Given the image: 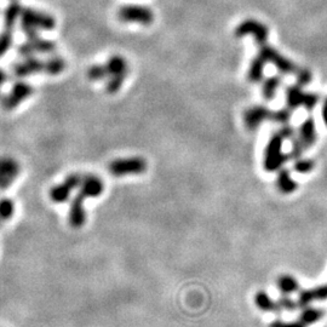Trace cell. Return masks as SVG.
<instances>
[{
	"mask_svg": "<svg viewBox=\"0 0 327 327\" xmlns=\"http://www.w3.org/2000/svg\"><path fill=\"white\" fill-rule=\"evenodd\" d=\"M56 49V44L52 40L44 39L40 35L27 37V40L19 48V52L22 57L37 56L38 53H51Z\"/></svg>",
	"mask_w": 327,
	"mask_h": 327,
	"instance_id": "cell-11",
	"label": "cell"
},
{
	"mask_svg": "<svg viewBox=\"0 0 327 327\" xmlns=\"http://www.w3.org/2000/svg\"><path fill=\"white\" fill-rule=\"evenodd\" d=\"M327 298V285L324 286H318L310 288V290H303L301 291L300 296H298V304L300 307H305L309 303L313 301L318 300H326Z\"/></svg>",
	"mask_w": 327,
	"mask_h": 327,
	"instance_id": "cell-18",
	"label": "cell"
},
{
	"mask_svg": "<svg viewBox=\"0 0 327 327\" xmlns=\"http://www.w3.org/2000/svg\"><path fill=\"white\" fill-rule=\"evenodd\" d=\"M21 165L17 159L10 155H0V192L7 190L17 181Z\"/></svg>",
	"mask_w": 327,
	"mask_h": 327,
	"instance_id": "cell-9",
	"label": "cell"
},
{
	"mask_svg": "<svg viewBox=\"0 0 327 327\" xmlns=\"http://www.w3.org/2000/svg\"><path fill=\"white\" fill-rule=\"evenodd\" d=\"M78 192L86 199H96L101 197L104 192V182L97 175L85 174L82 175Z\"/></svg>",
	"mask_w": 327,
	"mask_h": 327,
	"instance_id": "cell-14",
	"label": "cell"
},
{
	"mask_svg": "<svg viewBox=\"0 0 327 327\" xmlns=\"http://www.w3.org/2000/svg\"><path fill=\"white\" fill-rule=\"evenodd\" d=\"M279 132L281 133V136L285 140H292V138H295V130H293V127H291V126L288 125L282 126Z\"/></svg>",
	"mask_w": 327,
	"mask_h": 327,
	"instance_id": "cell-34",
	"label": "cell"
},
{
	"mask_svg": "<svg viewBox=\"0 0 327 327\" xmlns=\"http://www.w3.org/2000/svg\"><path fill=\"white\" fill-rule=\"evenodd\" d=\"M315 164H314L313 160L310 159H297L296 160L295 165H293V169H295L296 172L298 174H308L310 172L311 170L314 169Z\"/></svg>",
	"mask_w": 327,
	"mask_h": 327,
	"instance_id": "cell-30",
	"label": "cell"
},
{
	"mask_svg": "<svg viewBox=\"0 0 327 327\" xmlns=\"http://www.w3.org/2000/svg\"><path fill=\"white\" fill-rule=\"evenodd\" d=\"M277 302H279L280 307L286 309V310H295V309H297L298 307H300L298 302L293 301L292 298L287 297V296H284V297H281L279 301H277Z\"/></svg>",
	"mask_w": 327,
	"mask_h": 327,
	"instance_id": "cell-32",
	"label": "cell"
},
{
	"mask_svg": "<svg viewBox=\"0 0 327 327\" xmlns=\"http://www.w3.org/2000/svg\"><path fill=\"white\" fill-rule=\"evenodd\" d=\"M66 60L61 56H51L45 58V74L48 75H58L66 69Z\"/></svg>",
	"mask_w": 327,
	"mask_h": 327,
	"instance_id": "cell-23",
	"label": "cell"
},
{
	"mask_svg": "<svg viewBox=\"0 0 327 327\" xmlns=\"http://www.w3.org/2000/svg\"><path fill=\"white\" fill-rule=\"evenodd\" d=\"M307 325L303 324L301 320L297 321H290V323H285L282 320H274L270 324L269 327H305Z\"/></svg>",
	"mask_w": 327,
	"mask_h": 327,
	"instance_id": "cell-33",
	"label": "cell"
},
{
	"mask_svg": "<svg viewBox=\"0 0 327 327\" xmlns=\"http://www.w3.org/2000/svg\"><path fill=\"white\" fill-rule=\"evenodd\" d=\"M298 140L303 144V147L307 151L314 143L316 142V127L315 122L313 118H308L307 120L302 123L300 130H298Z\"/></svg>",
	"mask_w": 327,
	"mask_h": 327,
	"instance_id": "cell-17",
	"label": "cell"
},
{
	"mask_svg": "<svg viewBox=\"0 0 327 327\" xmlns=\"http://www.w3.org/2000/svg\"><path fill=\"white\" fill-rule=\"evenodd\" d=\"M254 302H256L257 307L264 311H274V313H277V311L281 310L279 302L273 301L272 298L269 297V295H268L267 292H264V291H259V292L256 293V296H254Z\"/></svg>",
	"mask_w": 327,
	"mask_h": 327,
	"instance_id": "cell-20",
	"label": "cell"
},
{
	"mask_svg": "<svg viewBox=\"0 0 327 327\" xmlns=\"http://www.w3.org/2000/svg\"><path fill=\"white\" fill-rule=\"evenodd\" d=\"M86 198L80 193H76L75 197L71 200L68 210V223L72 228L80 229L86 222V210H85Z\"/></svg>",
	"mask_w": 327,
	"mask_h": 327,
	"instance_id": "cell-15",
	"label": "cell"
},
{
	"mask_svg": "<svg viewBox=\"0 0 327 327\" xmlns=\"http://www.w3.org/2000/svg\"><path fill=\"white\" fill-rule=\"evenodd\" d=\"M273 119V112L269 108L263 105H256L245 110L244 113V124L246 128L250 131L257 130L259 125L266 120Z\"/></svg>",
	"mask_w": 327,
	"mask_h": 327,
	"instance_id": "cell-16",
	"label": "cell"
},
{
	"mask_svg": "<svg viewBox=\"0 0 327 327\" xmlns=\"http://www.w3.org/2000/svg\"><path fill=\"white\" fill-rule=\"evenodd\" d=\"M82 175L71 174L61 182L55 184L49 190V198L53 204H63L71 199L72 193L80 185Z\"/></svg>",
	"mask_w": 327,
	"mask_h": 327,
	"instance_id": "cell-7",
	"label": "cell"
},
{
	"mask_svg": "<svg viewBox=\"0 0 327 327\" xmlns=\"http://www.w3.org/2000/svg\"><path fill=\"white\" fill-rule=\"evenodd\" d=\"M118 19L126 25H151L154 21V12L144 5H125L118 11Z\"/></svg>",
	"mask_w": 327,
	"mask_h": 327,
	"instance_id": "cell-6",
	"label": "cell"
},
{
	"mask_svg": "<svg viewBox=\"0 0 327 327\" xmlns=\"http://www.w3.org/2000/svg\"><path fill=\"white\" fill-rule=\"evenodd\" d=\"M258 56H261L267 63L274 64L280 73L297 74L298 71H300L298 67L296 66L293 62H291L288 58L280 55L275 49H273L272 46H269L268 44H264V45L259 46Z\"/></svg>",
	"mask_w": 327,
	"mask_h": 327,
	"instance_id": "cell-8",
	"label": "cell"
},
{
	"mask_svg": "<svg viewBox=\"0 0 327 327\" xmlns=\"http://www.w3.org/2000/svg\"><path fill=\"white\" fill-rule=\"evenodd\" d=\"M319 102V96L315 94H305L302 91L300 85L288 86L286 89V103L287 108L295 110L296 108L303 105L308 110H311Z\"/></svg>",
	"mask_w": 327,
	"mask_h": 327,
	"instance_id": "cell-10",
	"label": "cell"
},
{
	"mask_svg": "<svg viewBox=\"0 0 327 327\" xmlns=\"http://www.w3.org/2000/svg\"><path fill=\"white\" fill-rule=\"evenodd\" d=\"M15 215V202L9 198L0 199V225L6 222Z\"/></svg>",
	"mask_w": 327,
	"mask_h": 327,
	"instance_id": "cell-28",
	"label": "cell"
},
{
	"mask_svg": "<svg viewBox=\"0 0 327 327\" xmlns=\"http://www.w3.org/2000/svg\"><path fill=\"white\" fill-rule=\"evenodd\" d=\"M285 138L280 132L272 135L269 142L267 144L266 153H264V170L268 172H274L279 170L288 160V154L282 153V143Z\"/></svg>",
	"mask_w": 327,
	"mask_h": 327,
	"instance_id": "cell-4",
	"label": "cell"
},
{
	"mask_svg": "<svg viewBox=\"0 0 327 327\" xmlns=\"http://www.w3.org/2000/svg\"><path fill=\"white\" fill-rule=\"evenodd\" d=\"M12 1H14V0H12Z\"/></svg>",
	"mask_w": 327,
	"mask_h": 327,
	"instance_id": "cell-37",
	"label": "cell"
},
{
	"mask_svg": "<svg viewBox=\"0 0 327 327\" xmlns=\"http://www.w3.org/2000/svg\"><path fill=\"white\" fill-rule=\"evenodd\" d=\"M40 73L45 74V60L38 56H27L14 64V74L20 79Z\"/></svg>",
	"mask_w": 327,
	"mask_h": 327,
	"instance_id": "cell-13",
	"label": "cell"
},
{
	"mask_svg": "<svg viewBox=\"0 0 327 327\" xmlns=\"http://www.w3.org/2000/svg\"><path fill=\"white\" fill-rule=\"evenodd\" d=\"M296 75H297V85H300L301 87L307 86L308 84H310L311 79H313V75H311V73L308 69H300Z\"/></svg>",
	"mask_w": 327,
	"mask_h": 327,
	"instance_id": "cell-31",
	"label": "cell"
},
{
	"mask_svg": "<svg viewBox=\"0 0 327 327\" xmlns=\"http://www.w3.org/2000/svg\"><path fill=\"white\" fill-rule=\"evenodd\" d=\"M86 76L90 81L99 82V81H105L107 79V69H105V64L103 63H95L90 66L86 71Z\"/></svg>",
	"mask_w": 327,
	"mask_h": 327,
	"instance_id": "cell-25",
	"label": "cell"
},
{
	"mask_svg": "<svg viewBox=\"0 0 327 327\" xmlns=\"http://www.w3.org/2000/svg\"><path fill=\"white\" fill-rule=\"evenodd\" d=\"M147 171V161L142 156L117 158L108 164V172L117 178L126 176H138Z\"/></svg>",
	"mask_w": 327,
	"mask_h": 327,
	"instance_id": "cell-3",
	"label": "cell"
},
{
	"mask_svg": "<svg viewBox=\"0 0 327 327\" xmlns=\"http://www.w3.org/2000/svg\"><path fill=\"white\" fill-rule=\"evenodd\" d=\"M291 114H292V110L287 107L274 110V112H273L272 122L282 124V125H287V123L290 122L291 119Z\"/></svg>",
	"mask_w": 327,
	"mask_h": 327,
	"instance_id": "cell-29",
	"label": "cell"
},
{
	"mask_svg": "<svg viewBox=\"0 0 327 327\" xmlns=\"http://www.w3.org/2000/svg\"><path fill=\"white\" fill-rule=\"evenodd\" d=\"M245 35H252L254 41L258 44V46L267 44L269 30L263 23L258 22L256 20H246L241 22L235 29V37L243 38Z\"/></svg>",
	"mask_w": 327,
	"mask_h": 327,
	"instance_id": "cell-12",
	"label": "cell"
},
{
	"mask_svg": "<svg viewBox=\"0 0 327 327\" xmlns=\"http://www.w3.org/2000/svg\"><path fill=\"white\" fill-rule=\"evenodd\" d=\"M6 80H7L6 72H5L2 68H0V92H1L2 86H4L5 82H6Z\"/></svg>",
	"mask_w": 327,
	"mask_h": 327,
	"instance_id": "cell-35",
	"label": "cell"
},
{
	"mask_svg": "<svg viewBox=\"0 0 327 327\" xmlns=\"http://www.w3.org/2000/svg\"><path fill=\"white\" fill-rule=\"evenodd\" d=\"M325 315V311L323 309L318 308H305L304 310L301 313L300 320L305 325H310V324H315L316 321L320 320L323 316Z\"/></svg>",
	"mask_w": 327,
	"mask_h": 327,
	"instance_id": "cell-27",
	"label": "cell"
},
{
	"mask_svg": "<svg viewBox=\"0 0 327 327\" xmlns=\"http://www.w3.org/2000/svg\"><path fill=\"white\" fill-rule=\"evenodd\" d=\"M277 188H279L280 192L284 193V194H291V193L297 190V182L291 178L290 172H288L286 169H282L281 171L279 172V176H277Z\"/></svg>",
	"mask_w": 327,
	"mask_h": 327,
	"instance_id": "cell-22",
	"label": "cell"
},
{
	"mask_svg": "<svg viewBox=\"0 0 327 327\" xmlns=\"http://www.w3.org/2000/svg\"><path fill=\"white\" fill-rule=\"evenodd\" d=\"M34 94V87L27 81L17 80L10 87L9 92L0 99V105L4 110H15Z\"/></svg>",
	"mask_w": 327,
	"mask_h": 327,
	"instance_id": "cell-5",
	"label": "cell"
},
{
	"mask_svg": "<svg viewBox=\"0 0 327 327\" xmlns=\"http://www.w3.org/2000/svg\"><path fill=\"white\" fill-rule=\"evenodd\" d=\"M20 25L27 37L39 35L56 27V20L52 15L30 7H23L20 17Z\"/></svg>",
	"mask_w": 327,
	"mask_h": 327,
	"instance_id": "cell-1",
	"label": "cell"
},
{
	"mask_svg": "<svg viewBox=\"0 0 327 327\" xmlns=\"http://www.w3.org/2000/svg\"><path fill=\"white\" fill-rule=\"evenodd\" d=\"M22 5L19 1L14 0L4 11V28L14 29L17 22H20L21 14H22Z\"/></svg>",
	"mask_w": 327,
	"mask_h": 327,
	"instance_id": "cell-19",
	"label": "cell"
},
{
	"mask_svg": "<svg viewBox=\"0 0 327 327\" xmlns=\"http://www.w3.org/2000/svg\"><path fill=\"white\" fill-rule=\"evenodd\" d=\"M277 287L284 295H290V293L298 291V281L291 275H281L277 280Z\"/></svg>",
	"mask_w": 327,
	"mask_h": 327,
	"instance_id": "cell-26",
	"label": "cell"
},
{
	"mask_svg": "<svg viewBox=\"0 0 327 327\" xmlns=\"http://www.w3.org/2000/svg\"><path fill=\"white\" fill-rule=\"evenodd\" d=\"M280 84H281V78L277 75L270 76V78L264 80L263 86H262V95L267 101H272L274 99Z\"/></svg>",
	"mask_w": 327,
	"mask_h": 327,
	"instance_id": "cell-24",
	"label": "cell"
},
{
	"mask_svg": "<svg viewBox=\"0 0 327 327\" xmlns=\"http://www.w3.org/2000/svg\"><path fill=\"white\" fill-rule=\"evenodd\" d=\"M107 79L104 81L105 92L115 95L122 90L124 82L130 73L128 62L123 55H112L105 61Z\"/></svg>",
	"mask_w": 327,
	"mask_h": 327,
	"instance_id": "cell-2",
	"label": "cell"
},
{
	"mask_svg": "<svg viewBox=\"0 0 327 327\" xmlns=\"http://www.w3.org/2000/svg\"><path fill=\"white\" fill-rule=\"evenodd\" d=\"M267 62L261 57V56L257 55L253 58L250 64L249 73H247V78L251 82H259L263 79V71L264 67H266Z\"/></svg>",
	"mask_w": 327,
	"mask_h": 327,
	"instance_id": "cell-21",
	"label": "cell"
},
{
	"mask_svg": "<svg viewBox=\"0 0 327 327\" xmlns=\"http://www.w3.org/2000/svg\"><path fill=\"white\" fill-rule=\"evenodd\" d=\"M321 115H323L324 123H325L326 126H327V99L325 100V103H324V107H323V112H321Z\"/></svg>",
	"mask_w": 327,
	"mask_h": 327,
	"instance_id": "cell-36",
	"label": "cell"
}]
</instances>
